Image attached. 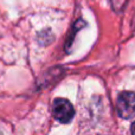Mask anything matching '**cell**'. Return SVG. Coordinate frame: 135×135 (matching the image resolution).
<instances>
[{"instance_id":"cell-1","label":"cell","mask_w":135,"mask_h":135,"mask_svg":"<svg viewBox=\"0 0 135 135\" xmlns=\"http://www.w3.org/2000/svg\"><path fill=\"white\" fill-rule=\"evenodd\" d=\"M52 114L55 119L61 123H68L75 116V109L72 107L71 102L66 98H56L52 105Z\"/></svg>"},{"instance_id":"cell-2","label":"cell","mask_w":135,"mask_h":135,"mask_svg":"<svg viewBox=\"0 0 135 135\" xmlns=\"http://www.w3.org/2000/svg\"><path fill=\"white\" fill-rule=\"evenodd\" d=\"M117 114L122 119H131L135 115V93L124 91L117 97L116 102Z\"/></svg>"},{"instance_id":"cell-3","label":"cell","mask_w":135,"mask_h":135,"mask_svg":"<svg viewBox=\"0 0 135 135\" xmlns=\"http://www.w3.org/2000/svg\"><path fill=\"white\" fill-rule=\"evenodd\" d=\"M131 133L132 135H135V121L132 123V127H131Z\"/></svg>"},{"instance_id":"cell-4","label":"cell","mask_w":135,"mask_h":135,"mask_svg":"<svg viewBox=\"0 0 135 135\" xmlns=\"http://www.w3.org/2000/svg\"><path fill=\"white\" fill-rule=\"evenodd\" d=\"M0 135H1V133H0Z\"/></svg>"}]
</instances>
